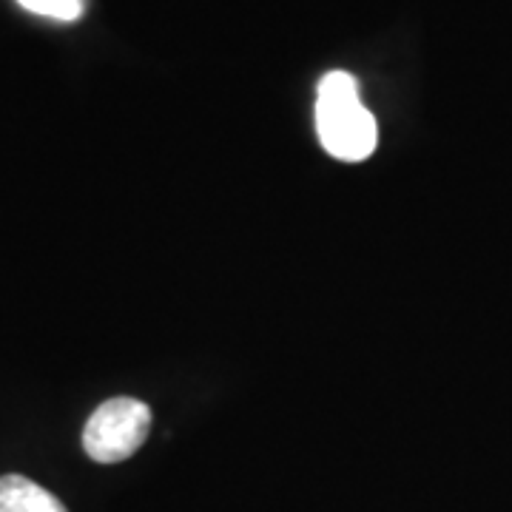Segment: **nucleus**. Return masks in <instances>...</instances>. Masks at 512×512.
Returning a JSON list of instances; mask_svg holds the SVG:
<instances>
[{
  "mask_svg": "<svg viewBox=\"0 0 512 512\" xmlns=\"http://www.w3.org/2000/svg\"><path fill=\"white\" fill-rule=\"evenodd\" d=\"M0 512H69L46 487L23 476L0 478Z\"/></svg>",
  "mask_w": 512,
  "mask_h": 512,
  "instance_id": "7ed1b4c3",
  "label": "nucleus"
},
{
  "mask_svg": "<svg viewBox=\"0 0 512 512\" xmlns=\"http://www.w3.org/2000/svg\"><path fill=\"white\" fill-rule=\"evenodd\" d=\"M151 430V407L140 399L117 396L103 402L86 421L83 450L97 464H117L131 458Z\"/></svg>",
  "mask_w": 512,
  "mask_h": 512,
  "instance_id": "f03ea898",
  "label": "nucleus"
},
{
  "mask_svg": "<svg viewBox=\"0 0 512 512\" xmlns=\"http://www.w3.org/2000/svg\"><path fill=\"white\" fill-rule=\"evenodd\" d=\"M316 131L330 157L345 163L367 160L376 143V117L359 97V83L348 72H328L316 92Z\"/></svg>",
  "mask_w": 512,
  "mask_h": 512,
  "instance_id": "f257e3e1",
  "label": "nucleus"
},
{
  "mask_svg": "<svg viewBox=\"0 0 512 512\" xmlns=\"http://www.w3.org/2000/svg\"><path fill=\"white\" fill-rule=\"evenodd\" d=\"M18 3L35 15L63 20V23H72L86 12V0H18Z\"/></svg>",
  "mask_w": 512,
  "mask_h": 512,
  "instance_id": "20e7f679",
  "label": "nucleus"
}]
</instances>
